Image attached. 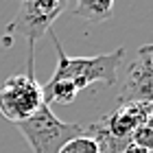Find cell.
I'll return each instance as SVG.
<instances>
[{
	"mask_svg": "<svg viewBox=\"0 0 153 153\" xmlns=\"http://www.w3.org/2000/svg\"><path fill=\"white\" fill-rule=\"evenodd\" d=\"M131 142L140 144V147H144V149H151L153 147V127H151V123L138 127L134 131V136H131Z\"/></svg>",
	"mask_w": 153,
	"mask_h": 153,
	"instance_id": "cell-9",
	"label": "cell"
},
{
	"mask_svg": "<svg viewBox=\"0 0 153 153\" xmlns=\"http://www.w3.org/2000/svg\"><path fill=\"white\" fill-rule=\"evenodd\" d=\"M55 42V51H57V68L55 74L48 81H57L70 85L76 94L81 90L90 88L92 83H101V85H114L118 81V68H120L125 59V48H116L112 53L105 55H94V57H68L61 42L53 33V29L48 31Z\"/></svg>",
	"mask_w": 153,
	"mask_h": 153,
	"instance_id": "cell-1",
	"label": "cell"
},
{
	"mask_svg": "<svg viewBox=\"0 0 153 153\" xmlns=\"http://www.w3.org/2000/svg\"><path fill=\"white\" fill-rule=\"evenodd\" d=\"M151 103H123V105H116L114 112L92 123L83 131L96 140L101 153H120L131 142L134 131L151 123Z\"/></svg>",
	"mask_w": 153,
	"mask_h": 153,
	"instance_id": "cell-2",
	"label": "cell"
},
{
	"mask_svg": "<svg viewBox=\"0 0 153 153\" xmlns=\"http://www.w3.org/2000/svg\"><path fill=\"white\" fill-rule=\"evenodd\" d=\"M18 131L24 136L33 153H59V149L83 131L79 123H64L53 114L51 105L44 101L42 107L33 114L29 120L18 123Z\"/></svg>",
	"mask_w": 153,
	"mask_h": 153,
	"instance_id": "cell-4",
	"label": "cell"
},
{
	"mask_svg": "<svg viewBox=\"0 0 153 153\" xmlns=\"http://www.w3.org/2000/svg\"><path fill=\"white\" fill-rule=\"evenodd\" d=\"M112 11H114V0H76L74 7V16L92 24H99L103 20L112 18Z\"/></svg>",
	"mask_w": 153,
	"mask_h": 153,
	"instance_id": "cell-7",
	"label": "cell"
},
{
	"mask_svg": "<svg viewBox=\"0 0 153 153\" xmlns=\"http://www.w3.org/2000/svg\"><path fill=\"white\" fill-rule=\"evenodd\" d=\"M44 103V92L35 74H11L0 85V114L11 123H24Z\"/></svg>",
	"mask_w": 153,
	"mask_h": 153,
	"instance_id": "cell-5",
	"label": "cell"
},
{
	"mask_svg": "<svg viewBox=\"0 0 153 153\" xmlns=\"http://www.w3.org/2000/svg\"><path fill=\"white\" fill-rule=\"evenodd\" d=\"M68 0H20L16 18L7 24L4 44L11 35H22L29 42V72L33 74V48L39 37H44L53 29V22L66 11Z\"/></svg>",
	"mask_w": 153,
	"mask_h": 153,
	"instance_id": "cell-3",
	"label": "cell"
},
{
	"mask_svg": "<svg viewBox=\"0 0 153 153\" xmlns=\"http://www.w3.org/2000/svg\"><path fill=\"white\" fill-rule=\"evenodd\" d=\"M153 99V46L142 44L138 57L129 66L127 79L118 94V105L123 103H151Z\"/></svg>",
	"mask_w": 153,
	"mask_h": 153,
	"instance_id": "cell-6",
	"label": "cell"
},
{
	"mask_svg": "<svg viewBox=\"0 0 153 153\" xmlns=\"http://www.w3.org/2000/svg\"><path fill=\"white\" fill-rule=\"evenodd\" d=\"M120 153H151V149H144V147H140V144H136V142H129Z\"/></svg>",
	"mask_w": 153,
	"mask_h": 153,
	"instance_id": "cell-10",
	"label": "cell"
},
{
	"mask_svg": "<svg viewBox=\"0 0 153 153\" xmlns=\"http://www.w3.org/2000/svg\"><path fill=\"white\" fill-rule=\"evenodd\" d=\"M59 153H101L99 144L92 136H88L85 131H81L79 136L70 138L64 147L59 149Z\"/></svg>",
	"mask_w": 153,
	"mask_h": 153,
	"instance_id": "cell-8",
	"label": "cell"
}]
</instances>
